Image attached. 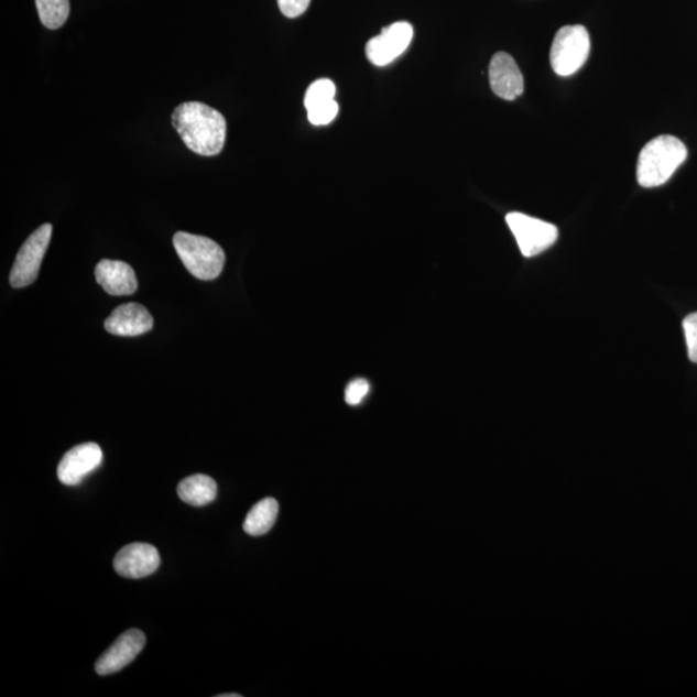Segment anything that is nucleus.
<instances>
[{
  "mask_svg": "<svg viewBox=\"0 0 697 697\" xmlns=\"http://www.w3.org/2000/svg\"><path fill=\"white\" fill-rule=\"evenodd\" d=\"M172 124L192 152L204 156L221 153L227 139V121L220 111L204 102H184L172 115Z\"/></svg>",
  "mask_w": 697,
  "mask_h": 697,
  "instance_id": "nucleus-1",
  "label": "nucleus"
},
{
  "mask_svg": "<svg viewBox=\"0 0 697 697\" xmlns=\"http://www.w3.org/2000/svg\"><path fill=\"white\" fill-rule=\"evenodd\" d=\"M687 148L679 139L663 134L642 149L636 163V179L643 187L664 185L687 160Z\"/></svg>",
  "mask_w": 697,
  "mask_h": 697,
  "instance_id": "nucleus-2",
  "label": "nucleus"
},
{
  "mask_svg": "<svg viewBox=\"0 0 697 697\" xmlns=\"http://www.w3.org/2000/svg\"><path fill=\"white\" fill-rule=\"evenodd\" d=\"M174 246L178 258L196 279L213 281L222 273L225 252L213 239L178 231Z\"/></svg>",
  "mask_w": 697,
  "mask_h": 697,
  "instance_id": "nucleus-3",
  "label": "nucleus"
},
{
  "mask_svg": "<svg viewBox=\"0 0 697 697\" xmlns=\"http://www.w3.org/2000/svg\"><path fill=\"white\" fill-rule=\"evenodd\" d=\"M590 54V36L582 25L560 28L551 48V65L559 77L579 72Z\"/></svg>",
  "mask_w": 697,
  "mask_h": 697,
  "instance_id": "nucleus-4",
  "label": "nucleus"
},
{
  "mask_svg": "<svg viewBox=\"0 0 697 697\" xmlns=\"http://www.w3.org/2000/svg\"><path fill=\"white\" fill-rule=\"evenodd\" d=\"M507 224L524 258L537 257L557 242L558 229L551 222L521 213H511L507 215Z\"/></svg>",
  "mask_w": 697,
  "mask_h": 697,
  "instance_id": "nucleus-5",
  "label": "nucleus"
},
{
  "mask_svg": "<svg viewBox=\"0 0 697 697\" xmlns=\"http://www.w3.org/2000/svg\"><path fill=\"white\" fill-rule=\"evenodd\" d=\"M52 237V225L44 224L26 239L19 251L10 275L11 286L24 288L34 283Z\"/></svg>",
  "mask_w": 697,
  "mask_h": 697,
  "instance_id": "nucleus-6",
  "label": "nucleus"
},
{
  "mask_svg": "<svg viewBox=\"0 0 697 697\" xmlns=\"http://www.w3.org/2000/svg\"><path fill=\"white\" fill-rule=\"evenodd\" d=\"M414 37V28L406 21L394 22V24L382 29V32L373 36L367 43L366 55L374 66H386L392 64L410 47Z\"/></svg>",
  "mask_w": 697,
  "mask_h": 697,
  "instance_id": "nucleus-7",
  "label": "nucleus"
},
{
  "mask_svg": "<svg viewBox=\"0 0 697 697\" xmlns=\"http://www.w3.org/2000/svg\"><path fill=\"white\" fill-rule=\"evenodd\" d=\"M102 451L99 445H79L67 451L58 464L57 477L65 486H77L100 467Z\"/></svg>",
  "mask_w": 697,
  "mask_h": 697,
  "instance_id": "nucleus-8",
  "label": "nucleus"
},
{
  "mask_svg": "<svg viewBox=\"0 0 697 697\" xmlns=\"http://www.w3.org/2000/svg\"><path fill=\"white\" fill-rule=\"evenodd\" d=\"M146 636L139 629H130L112 643L96 662V673L99 676H109L131 664L145 647Z\"/></svg>",
  "mask_w": 697,
  "mask_h": 697,
  "instance_id": "nucleus-9",
  "label": "nucleus"
},
{
  "mask_svg": "<svg viewBox=\"0 0 697 697\" xmlns=\"http://www.w3.org/2000/svg\"><path fill=\"white\" fill-rule=\"evenodd\" d=\"M161 565V556L155 546L134 543L117 553L115 569L126 579H142L152 575Z\"/></svg>",
  "mask_w": 697,
  "mask_h": 697,
  "instance_id": "nucleus-10",
  "label": "nucleus"
},
{
  "mask_svg": "<svg viewBox=\"0 0 697 697\" xmlns=\"http://www.w3.org/2000/svg\"><path fill=\"white\" fill-rule=\"evenodd\" d=\"M490 86L501 99L513 101L524 91L523 75L514 58L507 52H498L490 63Z\"/></svg>",
  "mask_w": 697,
  "mask_h": 697,
  "instance_id": "nucleus-11",
  "label": "nucleus"
},
{
  "mask_svg": "<svg viewBox=\"0 0 697 697\" xmlns=\"http://www.w3.org/2000/svg\"><path fill=\"white\" fill-rule=\"evenodd\" d=\"M153 328V317L145 306L137 303L118 306L107 320L105 329L118 336H139Z\"/></svg>",
  "mask_w": 697,
  "mask_h": 697,
  "instance_id": "nucleus-12",
  "label": "nucleus"
},
{
  "mask_svg": "<svg viewBox=\"0 0 697 697\" xmlns=\"http://www.w3.org/2000/svg\"><path fill=\"white\" fill-rule=\"evenodd\" d=\"M95 274L97 283L111 296H129L138 290L137 274L123 261L101 260Z\"/></svg>",
  "mask_w": 697,
  "mask_h": 697,
  "instance_id": "nucleus-13",
  "label": "nucleus"
},
{
  "mask_svg": "<svg viewBox=\"0 0 697 697\" xmlns=\"http://www.w3.org/2000/svg\"><path fill=\"white\" fill-rule=\"evenodd\" d=\"M178 498L192 507H206L217 497V484L205 475L190 476L178 483Z\"/></svg>",
  "mask_w": 697,
  "mask_h": 697,
  "instance_id": "nucleus-14",
  "label": "nucleus"
},
{
  "mask_svg": "<svg viewBox=\"0 0 697 697\" xmlns=\"http://www.w3.org/2000/svg\"><path fill=\"white\" fill-rule=\"evenodd\" d=\"M279 512V501L273 498L261 500L247 514L243 530L251 536L265 535L274 526Z\"/></svg>",
  "mask_w": 697,
  "mask_h": 697,
  "instance_id": "nucleus-15",
  "label": "nucleus"
},
{
  "mask_svg": "<svg viewBox=\"0 0 697 697\" xmlns=\"http://www.w3.org/2000/svg\"><path fill=\"white\" fill-rule=\"evenodd\" d=\"M35 3L41 22L47 29H59L69 19V0H35Z\"/></svg>",
  "mask_w": 697,
  "mask_h": 697,
  "instance_id": "nucleus-16",
  "label": "nucleus"
},
{
  "mask_svg": "<svg viewBox=\"0 0 697 697\" xmlns=\"http://www.w3.org/2000/svg\"><path fill=\"white\" fill-rule=\"evenodd\" d=\"M335 95L336 86L333 80L319 79L314 81V84L307 88L305 94V108L306 110L312 109L317 107V105L335 100Z\"/></svg>",
  "mask_w": 697,
  "mask_h": 697,
  "instance_id": "nucleus-17",
  "label": "nucleus"
},
{
  "mask_svg": "<svg viewBox=\"0 0 697 697\" xmlns=\"http://www.w3.org/2000/svg\"><path fill=\"white\" fill-rule=\"evenodd\" d=\"M339 115V104L335 100L307 109V119L314 126H327Z\"/></svg>",
  "mask_w": 697,
  "mask_h": 697,
  "instance_id": "nucleus-18",
  "label": "nucleus"
},
{
  "mask_svg": "<svg viewBox=\"0 0 697 697\" xmlns=\"http://www.w3.org/2000/svg\"><path fill=\"white\" fill-rule=\"evenodd\" d=\"M688 358L697 363V313L689 314L684 320Z\"/></svg>",
  "mask_w": 697,
  "mask_h": 697,
  "instance_id": "nucleus-19",
  "label": "nucleus"
},
{
  "mask_svg": "<svg viewBox=\"0 0 697 697\" xmlns=\"http://www.w3.org/2000/svg\"><path fill=\"white\" fill-rule=\"evenodd\" d=\"M370 392V384L364 379H357L353 382H350L347 388V393H345V401H347L350 406H357V404L361 403L364 400V396Z\"/></svg>",
  "mask_w": 697,
  "mask_h": 697,
  "instance_id": "nucleus-20",
  "label": "nucleus"
},
{
  "mask_svg": "<svg viewBox=\"0 0 697 697\" xmlns=\"http://www.w3.org/2000/svg\"><path fill=\"white\" fill-rule=\"evenodd\" d=\"M312 0H279L281 12L288 19H296L309 9Z\"/></svg>",
  "mask_w": 697,
  "mask_h": 697,
  "instance_id": "nucleus-21",
  "label": "nucleus"
},
{
  "mask_svg": "<svg viewBox=\"0 0 697 697\" xmlns=\"http://www.w3.org/2000/svg\"><path fill=\"white\" fill-rule=\"evenodd\" d=\"M219 697H241V695H238V694H222V695H219Z\"/></svg>",
  "mask_w": 697,
  "mask_h": 697,
  "instance_id": "nucleus-22",
  "label": "nucleus"
}]
</instances>
